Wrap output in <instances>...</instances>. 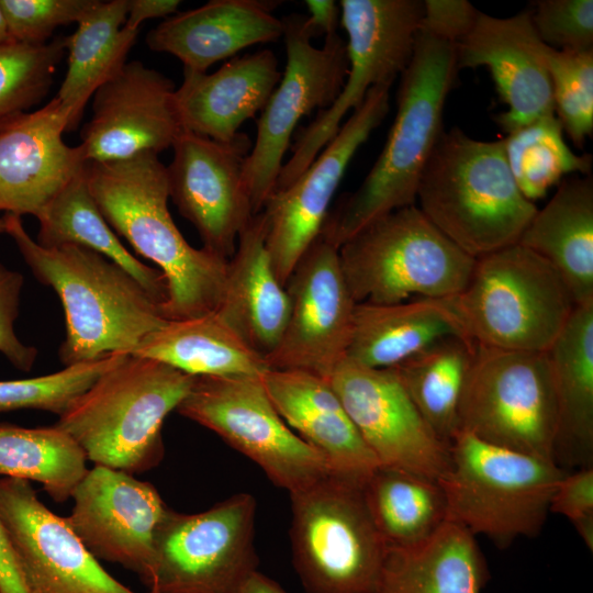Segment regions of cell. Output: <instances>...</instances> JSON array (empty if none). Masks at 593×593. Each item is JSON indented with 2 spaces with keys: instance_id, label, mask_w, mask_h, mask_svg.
<instances>
[{
  "instance_id": "7402d4cb",
  "label": "cell",
  "mask_w": 593,
  "mask_h": 593,
  "mask_svg": "<svg viewBox=\"0 0 593 593\" xmlns=\"http://www.w3.org/2000/svg\"><path fill=\"white\" fill-rule=\"evenodd\" d=\"M546 51L533 26L530 10L510 18L480 12L473 29L455 44L458 70H490L507 107L495 118L506 134L555 114Z\"/></svg>"
},
{
  "instance_id": "277c9868",
  "label": "cell",
  "mask_w": 593,
  "mask_h": 593,
  "mask_svg": "<svg viewBox=\"0 0 593 593\" xmlns=\"http://www.w3.org/2000/svg\"><path fill=\"white\" fill-rule=\"evenodd\" d=\"M423 214L455 245L479 258L518 243L535 203L518 189L502 139L444 131L418 181Z\"/></svg>"
},
{
  "instance_id": "60d3db41",
  "label": "cell",
  "mask_w": 593,
  "mask_h": 593,
  "mask_svg": "<svg viewBox=\"0 0 593 593\" xmlns=\"http://www.w3.org/2000/svg\"><path fill=\"white\" fill-rule=\"evenodd\" d=\"M553 112L572 143L583 148L593 134V49L567 51L547 46Z\"/></svg>"
},
{
  "instance_id": "2e32d148",
  "label": "cell",
  "mask_w": 593,
  "mask_h": 593,
  "mask_svg": "<svg viewBox=\"0 0 593 593\" xmlns=\"http://www.w3.org/2000/svg\"><path fill=\"white\" fill-rule=\"evenodd\" d=\"M284 288L289 316L279 345L267 358L268 367L328 380L346 358L357 304L345 280L338 248L318 235L300 257Z\"/></svg>"
},
{
  "instance_id": "1f68e13d",
  "label": "cell",
  "mask_w": 593,
  "mask_h": 593,
  "mask_svg": "<svg viewBox=\"0 0 593 593\" xmlns=\"http://www.w3.org/2000/svg\"><path fill=\"white\" fill-rule=\"evenodd\" d=\"M166 363L193 377H261L269 370L214 312L167 321L148 334L131 354Z\"/></svg>"
},
{
  "instance_id": "b9f144b4",
  "label": "cell",
  "mask_w": 593,
  "mask_h": 593,
  "mask_svg": "<svg viewBox=\"0 0 593 593\" xmlns=\"http://www.w3.org/2000/svg\"><path fill=\"white\" fill-rule=\"evenodd\" d=\"M100 0H0L12 42L44 45L60 25L78 23Z\"/></svg>"
},
{
  "instance_id": "bcb514c9",
  "label": "cell",
  "mask_w": 593,
  "mask_h": 593,
  "mask_svg": "<svg viewBox=\"0 0 593 593\" xmlns=\"http://www.w3.org/2000/svg\"><path fill=\"white\" fill-rule=\"evenodd\" d=\"M549 512L566 516L572 525L593 519V468L567 472L553 491Z\"/></svg>"
},
{
  "instance_id": "6da1fadb",
  "label": "cell",
  "mask_w": 593,
  "mask_h": 593,
  "mask_svg": "<svg viewBox=\"0 0 593 593\" xmlns=\"http://www.w3.org/2000/svg\"><path fill=\"white\" fill-rule=\"evenodd\" d=\"M85 175L111 228L163 273L168 290L163 317L180 321L216 311L228 260L184 239L168 209L167 171L158 155L87 163Z\"/></svg>"
},
{
  "instance_id": "4fadbf2b",
  "label": "cell",
  "mask_w": 593,
  "mask_h": 593,
  "mask_svg": "<svg viewBox=\"0 0 593 593\" xmlns=\"http://www.w3.org/2000/svg\"><path fill=\"white\" fill-rule=\"evenodd\" d=\"M256 500L234 494L206 511L167 508L154 536V578L158 593H237L258 567Z\"/></svg>"
},
{
  "instance_id": "9a60e30c",
  "label": "cell",
  "mask_w": 593,
  "mask_h": 593,
  "mask_svg": "<svg viewBox=\"0 0 593 593\" xmlns=\"http://www.w3.org/2000/svg\"><path fill=\"white\" fill-rule=\"evenodd\" d=\"M390 88L372 87L307 169L265 203L261 212L266 219V248L283 287L300 257L320 235L354 155L388 114Z\"/></svg>"
},
{
  "instance_id": "44dd1931",
  "label": "cell",
  "mask_w": 593,
  "mask_h": 593,
  "mask_svg": "<svg viewBox=\"0 0 593 593\" xmlns=\"http://www.w3.org/2000/svg\"><path fill=\"white\" fill-rule=\"evenodd\" d=\"M172 80L139 60L123 67L92 96L79 146L87 163L128 159L172 147L182 132Z\"/></svg>"
},
{
  "instance_id": "603a6c76",
  "label": "cell",
  "mask_w": 593,
  "mask_h": 593,
  "mask_svg": "<svg viewBox=\"0 0 593 593\" xmlns=\"http://www.w3.org/2000/svg\"><path fill=\"white\" fill-rule=\"evenodd\" d=\"M71 113L56 97L0 128V211L37 216L86 170L81 147L69 146Z\"/></svg>"
},
{
  "instance_id": "ac0fdd59",
  "label": "cell",
  "mask_w": 593,
  "mask_h": 593,
  "mask_svg": "<svg viewBox=\"0 0 593 593\" xmlns=\"http://www.w3.org/2000/svg\"><path fill=\"white\" fill-rule=\"evenodd\" d=\"M166 166L169 198L198 231L208 251L230 260L239 232L253 216L243 179L250 139L230 143L182 131Z\"/></svg>"
},
{
  "instance_id": "ab89813d",
  "label": "cell",
  "mask_w": 593,
  "mask_h": 593,
  "mask_svg": "<svg viewBox=\"0 0 593 593\" xmlns=\"http://www.w3.org/2000/svg\"><path fill=\"white\" fill-rule=\"evenodd\" d=\"M125 356L112 354L45 376L0 381V413L40 410L60 416Z\"/></svg>"
},
{
  "instance_id": "681fc988",
  "label": "cell",
  "mask_w": 593,
  "mask_h": 593,
  "mask_svg": "<svg viewBox=\"0 0 593 593\" xmlns=\"http://www.w3.org/2000/svg\"><path fill=\"white\" fill-rule=\"evenodd\" d=\"M180 4L179 0H128L124 26L139 30V25L146 20L174 15Z\"/></svg>"
},
{
  "instance_id": "f6af8a7d",
  "label": "cell",
  "mask_w": 593,
  "mask_h": 593,
  "mask_svg": "<svg viewBox=\"0 0 593 593\" xmlns=\"http://www.w3.org/2000/svg\"><path fill=\"white\" fill-rule=\"evenodd\" d=\"M419 30L456 44L473 29L480 11L467 0H425Z\"/></svg>"
},
{
  "instance_id": "8d00e7d4",
  "label": "cell",
  "mask_w": 593,
  "mask_h": 593,
  "mask_svg": "<svg viewBox=\"0 0 593 593\" xmlns=\"http://www.w3.org/2000/svg\"><path fill=\"white\" fill-rule=\"evenodd\" d=\"M87 457L58 426L0 423V475L35 481L57 503L66 502L88 472Z\"/></svg>"
},
{
  "instance_id": "5b68a950",
  "label": "cell",
  "mask_w": 593,
  "mask_h": 593,
  "mask_svg": "<svg viewBox=\"0 0 593 593\" xmlns=\"http://www.w3.org/2000/svg\"><path fill=\"white\" fill-rule=\"evenodd\" d=\"M194 378L166 363L127 355L55 425L94 466L132 475L147 471L163 459L164 421L187 396Z\"/></svg>"
},
{
  "instance_id": "c3c4849f",
  "label": "cell",
  "mask_w": 593,
  "mask_h": 593,
  "mask_svg": "<svg viewBox=\"0 0 593 593\" xmlns=\"http://www.w3.org/2000/svg\"><path fill=\"white\" fill-rule=\"evenodd\" d=\"M310 15L304 18V27L311 38L336 33L340 22V8L334 0H305Z\"/></svg>"
},
{
  "instance_id": "d6a6232c",
  "label": "cell",
  "mask_w": 593,
  "mask_h": 593,
  "mask_svg": "<svg viewBox=\"0 0 593 593\" xmlns=\"http://www.w3.org/2000/svg\"><path fill=\"white\" fill-rule=\"evenodd\" d=\"M128 0L100 1L65 37L67 70L56 98L71 113L75 128L96 90L126 63L138 30L124 26Z\"/></svg>"
},
{
  "instance_id": "3957f363",
  "label": "cell",
  "mask_w": 593,
  "mask_h": 593,
  "mask_svg": "<svg viewBox=\"0 0 593 593\" xmlns=\"http://www.w3.org/2000/svg\"><path fill=\"white\" fill-rule=\"evenodd\" d=\"M458 67L455 44L421 30L400 76L398 110L384 146L358 189L329 210L320 235L339 248L373 220L416 202L422 171L443 134Z\"/></svg>"
},
{
  "instance_id": "7bdbcfd3",
  "label": "cell",
  "mask_w": 593,
  "mask_h": 593,
  "mask_svg": "<svg viewBox=\"0 0 593 593\" xmlns=\"http://www.w3.org/2000/svg\"><path fill=\"white\" fill-rule=\"evenodd\" d=\"M530 10L540 41L555 49H593L592 0H538Z\"/></svg>"
},
{
  "instance_id": "8992f818",
  "label": "cell",
  "mask_w": 593,
  "mask_h": 593,
  "mask_svg": "<svg viewBox=\"0 0 593 593\" xmlns=\"http://www.w3.org/2000/svg\"><path fill=\"white\" fill-rule=\"evenodd\" d=\"M445 299L467 338L517 351H548L577 306L558 270L518 243L477 258Z\"/></svg>"
},
{
  "instance_id": "836d02e7",
  "label": "cell",
  "mask_w": 593,
  "mask_h": 593,
  "mask_svg": "<svg viewBox=\"0 0 593 593\" xmlns=\"http://www.w3.org/2000/svg\"><path fill=\"white\" fill-rule=\"evenodd\" d=\"M36 219L40 245L72 244L97 251L127 271L160 306L166 302L168 290L163 273L124 247L100 212L85 172L70 181Z\"/></svg>"
},
{
  "instance_id": "83f0119b",
  "label": "cell",
  "mask_w": 593,
  "mask_h": 593,
  "mask_svg": "<svg viewBox=\"0 0 593 593\" xmlns=\"http://www.w3.org/2000/svg\"><path fill=\"white\" fill-rule=\"evenodd\" d=\"M548 356L557 409L553 461L563 470L593 468V303L575 306Z\"/></svg>"
},
{
  "instance_id": "d4e9b609",
  "label": "cell",
  "mask_w": 593,
  "mask_h": 593,
  "mask_svg": "<svg viewBox=\"0 0 593 593\" xmlns=\"http://www.w3.org/2000/svg\"><path fill=\"white\" fill-rule=\"evenodd\" d=\"M281 76L270 49L233 57L212 74L183 69L182 83L174 93L181 130L233 142L240 125L262 111Z\"/></svg>"
},
{
  "instance_id": "816d5d0a",
  "label": "cell",
  "mask_w": 593,
  "mask_h": 593,
  "mask_svg": "<svg viewBox=\"0 0 593 593\" xmlns=\"http://www.w3.org/2000/svg\"><path fill=\"white\" fill-rule=\"evenodd\" d=\"M10 36L7 30L5 20L0 7V44L10 42Z\"/></svg>"
},
{
  "instance_id": "4316f807",
  "label": "cell",
  "mask_w": 593,
  "mask_h": 593,
  "mask_svg": "<svg viewBox=\"0 0 593 593\" xmlns=\"http://www.w3.org/2000/svg\"><path fill=\"white\" fill-rule=\"evenodd\" d=\"M289 311V295L267 253L266 219L260 212L239 232L215 313L267 361L281 340Z\"/></svg>"
},
{
  "instance_id": "f546056e",
  "label": "cell",
  "mask_w": 593,
  "mask_h": 593,
  "mask_svg": "<svg viewBox=\"0 0 593 593\" xmlns=\"http://www.w3.org/2000/svg\"><path fill=\"white\" fill-rule=\"evenodd\" d=\"M449 335L466 337L446 299L361 302L355 306L346 358L368 368L391 369Z\"/></svg>"
},
{
  "instance_id": "7c38bea8",
  "label": "cell",
  "mask_w": 593,
  "mask_h": 593,
  "mask_svg": "<svg viewBox=\"0 0 593 593\" xmlns=\"http://www.w3.org/2000/svg\"><path fill=\"white\" fill-rule=\"evenodd\" d=\"M176 411L217 434L289 494L332 473L323 456L279 415L261 377H195Z\"/></svg>"
},
{
  "instance_id": "30bf717a",
  "label": "cell",
  "mask_w": 593,
  "mask_h": 593,
  "mask_svg": "<svg viewBox=\"0 0 593 593\" xmlns=\"http://www.w3.org/2000/svg\"><path fill=\"white\" fill-rule=\"evenodd\" d=\"M340 23L347 33L348 72L342 91L300 130L283 163L275 191L290 187L333 139L349 111L374 86H392L412 60L423 16L419 0H342Z\"/></svg>"
},
{
  "instance_id": "f35d334b",
  "label": "cell",
  "mask_w": 593,
  "mask_h": 593,
  "mask_svg": "<svg viewBox=\"0 0 593 593\" xmlns=\"http://www.w3.org/2000/svg\"><path fill=\"white\" fill-rule=\"evenodd\" d=\"M65 51V37L44 45L0 44V128L47 96Z\"/></svg>"
},
{
  "instance_id": "e0dca14e",
  "label": "cell",
  "mask_w": 593,
  "mask_h": 593,
  "mask_svg": "<svg viewBox=\"0 0 593 593\" xmlns=\"http://www.w3.org/2000/svg\"><path fill=\"white\" fill-rule=\"evenodd\" d=\"M328 381L381 467L435 481L444 477L448 445L423 419L392 369L345 358Z\"/></svg>"
},
{
  "instance_id": "cb8c5ba5",
  "label": "cell",
  "mask_w": 593,
  "mask_h": 593,
  "mask_svg": "<svg viewBox=\"0 0 593 593\" xmlns=\"http://www.w3.org/2000/svg\"><path fill=\"white\" fill-rule=\"evenodd\" d=\"M261 379L279 415L323 456L332 473L363 485L380 465L329 381L304 371L275 369Z\"/></svg>"
},
{
  "instance_id": "9c48e42d",
  "label": "cell",
  "mask_w": 593,
  "mask_h": 593,
  "mask_svg": "<svg viewBox=\"0 0 593 593\" xmlns=\"http://www.w3.org/2000/svg\"><path fill=\"white\" fill-rule=\"evenodd\" d=\"M290 499L292 562L306 593H376L388 548L363 485L329 473Z\"/></svg>"
},
{
  "instance_id": "e575fe53",
  "label": "cell",
  "mask_w": 593,
  "mask_h": 593,
  "mask_svg": "<svg viewBox=\"0 0 593 593\" xmlns=\"http://www.w3.org/2000/svg\"><path fill=\"white\" fill-rule=\"evenodd\" d=\"M363 496L387 548H412L428 540L449 518L438 481L379 466L363 484Z\"/></svg>"
},
{
  "instance_id": "d6986e66",
  "label": "cell",
  "mask_w": 593,
  "mask_h": 593,
  "mask_svg": "<svg viewBox=\"0 0 593 593\" xmlns=\"http://www.w3.org/2000/svg\"><path fill=\"white\" fill-rule=\"evenodd\" d=\"M66 523L98 560L116 563L150 588L154 536L167 505L148 482L103 466L88 470L75 488Z\"/></svg>"
},
{
  "instance_id": "484cf974",
  "label": "cell",
  "mask_w": 593,
  "mask_h": 593,
  "mask_svg": "<svg viewBox=\"0 0 593 593\" xmlns=\"http://www.w3.org/2000/svg\"><path fill=\"white\" fill-rule=\"evenodd\" d=\"M279 1L211 0L177 12L146 35L150 51L177 57L183 69L206 72L215 63L231 59L256 44L283 36V23L272 14Z\"/></svg>"
},
{
  "instance_id": "5bb4252c",
  "label": "cell",
  "mask_w": 593,
  "mask_h": 593,
  "mask_svg": "<svg viewBox=\"0 0 593 593\" xmlns=\"http://www.w3.org/2000/svg\"><path fill=\"white\" fill-rule=\"evenodd\" d=\"M305 15L283 16L287 63L278 87L257 120L255 143L243 166V179L253 215L273 193L299 121L314 109L324 110L337 98L348 72L346 42L336 33L322 47L311 43Z\"/></svg>"
},
{
  "instance_id": "d590c367",
  "label": "cell",
  "mask_w": 593,
  "mask_h": 593,
  "mask_svg": "<svg viewBox=\"0 0 593 593\" xmlns=\"http://www.w3.org/2000/svg\"><path fill=\"white\" fill-rule=\"evenodd\" d=\"M475 343L441 337L391 368L434 434L449 446L459 430V405Z\"/></svg>"
},
{
  "instance_id": "52a82bcc",
  "label": "cell",
  "mask_w": 593,
  "mask_h": 593,
  "mask_svg": "<svg viewBox=\"0 0 593 593\" xmlns=\"http://www.w3.org/2000/svg\"><path fill=\"white\" fill-rule=\"evenodd\" d=\"M449 466L438 481L448 517L500 548L537 536L550 500L567 473L555 462L486 443L458 430L448 446Z\"/></svg>"
},
{
  "instance_id": "7a4b0ae2",
  "label": "cell",
  "mask_w": 593,
  "mask_h": 593,
  "mask_svg": "<svg viewBox=\"0 0 593 593\" xmlns=\"http://www.w3.org/2000/svg\"><path fill=\"white\" fill-rule=\"evenodd\" d=\"M4 221L30 270L61 302L65 338L58 357L65 367L131 355L167 322L149 293L109 258L72 244L44 247L29 235L22 216L5 213Z\"/></svg>"
},
{
  "instance_id": "f907efd6",
  "label": "cell",
  "mask_w": 593,
  "mask_h": 593,
  "mask_svg": "<svg viewBox=\"0 0 593 593\" xmlns=\"http://www.w3.org/2000/svg\"><path fill=\"white\" fill-rule=\"evenodd\" d=\"M237 593H288L272 579L262 574L258 570L253 572Z\"/></svg>"
},
{
  "instance_id": "7dc6e473",
  "label": "cell",
  "mask_w": 593,
  "mask_h": 593,
  "mask_svg": "<svg viewBox=\"0 0 593 593\" xmlns=\"http://www.w3.org/2000/svg\"><path fill=\"white\" fill-rule=\"evenodd\" d=\"M0 593H31L0 515Z\"/></svg>"
},
{
  "instance_id": "74e56055",
  "label": "cell",
  "mask_w": 593,
  "mask_h": 593,
  "mask_svg": "<svg viewBox=\"0 0 593 593\" xmlns=\"http://www.w3.org/2000/svg\"><path fill=\"white\" fill-rule=\"evenodd\" d=\"M555 114L542 116L502 138L505 157L523 195L535 203L569 174L590 175L592 155L574 154Z\"/></svg>"
},
{
  "instance_id": "4dcf8cb0",
  "label": "cell",
  "mask_w": 593,
  "mask_h": 593,
  "mask_svg": "<svg viewBox=\"0 0 593 593\" xmlns=\"http://www.w3.org/2000/svg\"><path fill=\"white\" fill-rule=\"evenodd\" d=\"M488 579L474 535L448 518L422 545L387 549L376 593H481Z\"/></svg>"
},
{
  "instance_id": "ffe728a7",
  "label": "cell",
  "mask_w": 593,
  "mask_h": 593,
  "mask_svg": "<svg viewBox=\"0 0 593 593\" xmlns=\"http://www.w3.org/2000/svg\"><path fill=\"white\" fill-rule=\"evenodd\" d=\"M0 515L31 593H138L104 570L30 481L0 479Z\"/></svg>"
},
{
  "instance_id": "f5cc1de1",
  "label": "cell",
  "mask_w": 593,
  "mask_h": 593,
  "mask_svg": "<svg viewBox=\"0 0 593 593\" xmlns=\"http://www.w3.org/2000/svg\"><path fill=\"white\" fill-rule=\"evenodd\" d=\"M5 233V221L4 216L0 217V234Z\"/></svg>"
},
{
  "instance_id": "8fae6325",
  "label": "cell",
  "mask_w": 593,
  "mask_h": 593,
  "mask_svg": "<svg viewBox=\"0 0 593 593\" xmlns=\"http://www.w3.org/2000/svg\"><path fill=\"white\" fill-rule=\"evenodd\" d=\"M556 428L548 351L475 344L459 405V430L555 462Z\"/></svg>"
},
{
  "instance_id": "ee69618b",
  "label": "cell",
  "mask_w": 593,
  "mask_h": 593,
  "mask_svg": "<svg viewBox=\"0 0 593 593\" xmlns=\"http://www.w3.org/2000/svg\"><path fill=\"white\" fill-rule=\"evenodd\" d=\"M23 283L19 271L0 262V353L14 368L27 372L33 368L37 349L22 343L14 329Z\"/></svg>"
},
{
  "instance_id": "ba28073f",
  "label": "cell",
  "mask_w": 593,
  "mask_h": 593,
  "mask_svg": "<svg viewBox=\"0 0 593 593\" xmlns=\"http://www.w3.org/2000/svg\"><path fill=\"white\" fill-rule=\"evenodd\" d=\"M356 303L445 299L468 283L475 258L447 238L416 204L368 223L338 248Z\"/></svg>"
},
{
  "instance_id": "f1b7e54d",
  "label": "cell",
  "mask_w": 593,
  "mask_h": 593,
  "mask_svg": "<svg viewBox=\"0 0 593 593\" xmlns=\"http://www.w3.org/2000/svg\"><path fill=\"white\" fill-rule=\"evenodd\" d=\"M518 244L548 260L563 278L575 305L593 303V180L563 178L536 211Z\"/></svg>"
}]
</instances>
